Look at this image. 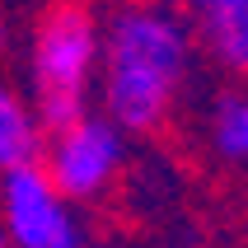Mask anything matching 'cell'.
<instances>
[{"instance_id": "8", "label": "cell", "mask_w": 248, "mask_h": 248, "mask_svg": "<svg viewBox=\"0 0 248 248\" xmlns=\"http://www.w3.org/2000/svg\"><path fill=\"white\" fill-rule=\"evenodd\" d=\"M178 5H187V10H197V5H206V0H178Z\"/></svg>"}, {"instance_id": "7", "label": "cell", "mask_w": 248, "mask_h": 248, "mask_svg": "<svg viewBox=\"0 0 248 248\" xmlns=\"http://www.w3.org/2000/svg\"><path fill=\"white\" fill-rule=\"evenodd\" d=\"M206 150L220 164H248V89H225L211 98Z\"/></svg>"}, {"instance_id": "1", "label": "cell", "mask_w": 248, "mask_h": 248, "mask_svg": "<svg viewBox=\"0 0 248 248\" xmlns=\"http://www.w3.org/2000/svg\"><path fill=\"white\" fill-rule=\"evenodd\" d=\"M197 66V33L159 0H122L98 24L94 94L126 136H150L173 117Z\"/></svg>"}, {"instance_id": "2", "label": "cell", "mask_w": 248, "mask_h": 248, "mask_svg": "<svg viewBox=\"0 0 248 248\" xmlns=\"http://www.w3.org/2000/svg\"><path fill=\"white\" fill-rule=\"evenodd\" d=\"M98 80V14L80 0H56L28 42V98L42 126L70 122L89 108Z\"/></svg>"}, {"instance_id": "3", "label": "cell", "mask_w": 248, "mask_h": 248, "mask_svg": "<svg viewBox=\"0 0 248 248\" xmlns=\"http://www.w3.org/2000/svg\"><path fill=\"white\" fill-rule=\"evenodd\" d=\"M38 164L75 206H98L117 192L126 173V131L108 112L84 108L80 117L47 131Z\"/></svg>"}, {"instance_id": "5", "label": "cell", "mask_w": 248, "mask_h": 248, "mask_svg": "<svg viewBox=\"0 0 248 248\" xmlns=\"http://www.w3.org/2000/svg\"><path fill=\"white\" fill-rule=\"evenodd\" d=\"M197 47L225 70L248 80V0H206L197 5Z\"/></svg>"}, {"instance_id": "4", "label": "cell", "mask_w": 248, "mask_h": 248, "mask_svg": "<svg viewBox=\"0 0 248 248\" xmlns=\"http://www.w3.org/2000/svg\"><path fill=\"white\" fill-rule=\"evenodd\" d=\"M0 225L10 248H89L80 206L42 173L38 159L0 169Z\"/></svg>"}, {"instance_id": "6", "label": "cell", "mask_w": 248, "mask_h": 248, "mask_svg": "<svg viewBox=\"0 0 248 248\" xmlns=\"http://www.w3.org/2000/svg\"><path fill=\"white\" fill-rule=\"evenodd\" d=\"M47 126H42L38 108L24 89H14L10 80H0V169L33 164L42 155Z\"/></svg>"}, {"instance_id": "9", "label": "cell", "mask_w": 248, "mask_h": 248, "mask_svg": "<svg viewBox=\"0 0 248 248\" xmlns=\"http://www.w3.org/2000/svg\"><path fill=\"white\" fill-rule=\"evenodd\" d=\"M0 248H10V239H5V225H0Z\"/></svg>"}]
</instances>
